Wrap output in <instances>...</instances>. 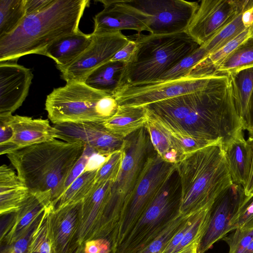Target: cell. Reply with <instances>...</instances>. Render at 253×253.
Wrapping results in <instances>:
<instances>
[{
    "label": "cell",
    "instance_id": "6da1fadb",
    "mask_svg": "<svg viewBox=\"0 0 253 253\" xmlns=\"http://www.w3.org/2000/svg\"><path fill=\"white\" fill-rule=\"evenodd\" d=\"M149 118L221 144L243 129L230 77L215 75L204 88L144 106Z\"/></svg>",
    "mask_w": 253,
    "mask_h": 253
},
{
    "label": "cell",
    "instance_id": "7a4b0ae2",
    "mask_svg": "<svg viewBox=\"0 0 253 253\" xmlns=\"http://www.w3.org/2000/svg\"><path fill=\"white\" fill-rule=\"evenodd\" d=\"M88 0H54L42 11L27 15L12 32L0 38V62L17 61L30 54L42 55L58 39L80 30Z\"/></svg>",
    "mask_w": 253,
    "mask_h": 253
},
{
    "label": "cell",
    "instance_id": "3957f363",
    "mask_svg": "<svg viewBox=\"0 0 253 253\" xmlns=\"http://www.w3.org/2000/svg\"><path fill=\"white\" fill-rule=\"evenodd\" d=\"M85 148L82 143L55 139L17 149L6 156L31 192L50 191L54 206Z\"/></svg>",
    "mask_w": 253,
    "mask_h": 253
},
{
    "label": "cell",
    "instance_id": "277c9868",
    "mask_svg": "<svg viewBox=\"0 0 253 253\" xmlns=\"http://www.w3.org/2000/svg\"><path fill=\"white\" fill-rule=\"evenodd\" d=\"M221 144L187 154L176 164L180 186V213L195 212L212 205L233 183Z\"/></svg>",
    "mask_w": 253,
    "mask_h": 253
},
{
    "label": "cell",
    "instance_id": "5b68a950",
    "mask_svg": "<svg viewBox=\"0 0 253 253\" xmlns=\"http://www.w3.org/2000/svg\"><path fill=\"white\" fill-rule=\"evenodd\" d=\"M128 38L134 41L136 48L126 63L119 86L156 82L200 46L186 31L169 35L137 33Z\"/></svg>",
    "mask_w": 253,
    "mask_h": 253
},
{
    "label": "cell",
    "instance_id": "8992f818",
    "mask_svg": "<svg viewBox=\"0 0 253 253\" xmlns=\"http://www.w3.org/2000/svg\"><path fill=\"white\" fill-rule=\"evenodd\" d=\"M118 107L112 94L77 82L53 89L45 103L48 117L54 125L103 123L115 114Z\"/></svg>",
    "mask_w": 253,
    "mask_h": 253
},
{
    "label": "cell",
    "instance_id": "52a82bcc",
    "mask_svg": "<svg viewBox=\"0 0 253 253\" xmlns=\"http://www.w3.org/2000/svg\"><path fill=\"white\" fill-rule=\"evenodd\" d=\"M180 186L176 169L112 253H137L157 237L180 213Z\"/></svg>",
    "mask_w": 253,
    "mask_h": 253
},
{
    "label": "cell",
    "instance_id": "ba28073f",
    "mask_svg": "<svg viewBox=\"0 0 253 253\" xmlns=\"http://www.w3.org/2000/svg\"><path fill=\"white\" fill-rule=\"evenodd\" d=\"M121 170L112 188L108 205L114 232L123 219L143 166L153 147L145 127L125 138Z\"/></svg>",
    "mask_w": 253,
    "mask_h": 253
},
{
    "label": "cell",
    "instance_id": "9c48e42d",
    "mask_svg": "<svg viewBox=\"0 0 253 253\" xmlns=\"http://www.w3.org/2000/svg\"><path fill=\"white\" fill-rule=\"evenodd\" d=\"M175 169L176 165L166 162L155 151L148 156L125 215L110 238L112 253L134 227Z\"/></svg>",
    "mask_w": 253,
    "mask_h": 253
},
{
    "label": "cell",
    "instance_id": "30bf717a",
    "mask_svg": "<svg viewBox=\"0 0 253 253\" xmlns=\"http://www.w3.org/2000/svg\"><path fill=\"white\" fill-rule=\"evenodd\" d=\"M214 76H188L167 81L125 84L119 86L113 95L119 106H144L201 90Z\"/></svg>",
    "mask_w": 253,
    "mask_h": 253
},
{
    "label": "cell",
    "instance_id": "8fae6325",
    "mask_svg": "<svg viewBox=\"0 0 253 253\" xmlns=\"http://www.w3.org/2000/svg\"><path fill=\"white\" fill-rule=\"evenodd\" d=\"M151 18L150 33L169 35L185 32L199 6L183 0H124Z\"/></svg>",
    "mask_w": 253,
    "mask_h": 253
},
{
    "label": "cell",
    "instance_id": "7c38bea8",
    "mask_svg": "<svg viewBox=\"0 0 253 253\" xmlns=\"http://www.w3.org/2000/svg\"><path fill=\"white\" fill-rule=\"evenodd\" d=\"M91 35L90 44L79 57L67 66L57 68L66 83H84L92 71L111 60L129 41L121 31Z\"/></svg>",
    "mask_w": 253,
    "mask_h": 253
},
{
    "label": "cell",
    "instance_id": "4fadbf2b",
    "mask_svg": "<svg viewBox=\"0 0 253 253\" xmlns=\"http://www.w3.org/2000/svg\"><path fill=\"white\" fill-rule=\"evenodd\" d=\"M113 183L111 181L95 183L82 201L77 234L78 246L93 239H106L109 241L112 230L108 209Z\"/></svg>",
    "mask_w": 253,
    "mask_h": 253
},
{
    "label": "cell",
    "instance_id": "5bb4252c",
    "mask_svg": "<svg viewBox=\"0 0 253 253\" xmlns=\"http://www.w3.org/2000/svg\"><path fill=\"white\" fill-rule=\"evenodd\" d=\"M248 0H203L186 32L206 43L246 7Z\"/></svg>",
    "mask_w": 253,
    "mask_h": 253
},
{
    "label": "cell",
    "instance_id": "9a60e30c",
    "mask_svg": "<svg viewBox=\"0 0 253 253\" xmlns=\"http://www.w3.org/2000/svg\"><path fill=\"white\" fill-rule=\"evenodd\" d=\"M249 197L242 186L232 183L216 198L211 208L208 224L199 245V253H205L230 232L232 220Z\"/></svg>",
    "mask_w": 253,
    "mask_h": 253
},
{
    "label": "cell",
    "instance_id": "2e32d148",
    "mask_svg": "<svg viewBox=\"0 0 253 253\" xmlns=\"http://www.w3.org/2000/svg\"><path fill=\"white\" fill-rule=\"evenodd\" d=\"M57 138L68 142H80L95 153L108 157L123 149L125 138L109 131L103 123L85 122L54 125Z\"/></svg>",
    "mask_w": 253,
    "mask_h": 253
},
{
    "label": "cell",
    "instance_id": "e0dca14e",
    "mask_svg": "<svg viewBox=\"0 0 253 253\" xmlns=\"http://www.w3.org/2000/svg\"><path fill=\"white\" fill-rule=\"evenodd\" d=\"M104 8L95 15L93 33L122 30H133L137 33L150 32V17L126 3L124 0H101Z\"/></svg>",
    "mask_w": 253,
    "mask_h": 253
},
{
    "label": "cell",
    "instance_id": "ac0fdd59",
    "mask_svg": "<svg viewBox=\"0 0 253 253\" xmlns=\"http://www.w3.org/2000/svg\"><path fill=\"white\" fill-rule=\"evenodd\" d=\"M53 205L50 191L31 192L17 212L11 214L0 232V244L10 247L33 231L47 207Z\"/></svg>",
    "mask_w": 253,
    "mask_h": 253
},
{
    "label": "cell",
    "instance_id": "d6986e66",
    "mask_svg": "<svg viewBox=\"0 0 253 253\" xmlns=\"http://www.w3.org/2000/svg\"><path fill=\"white\" fill-rule=\"evenodd\" d=\"M33 74L17 61L0 62V114H12L27 96Z\"/></svg>",
    "mask_w": 253,
    "mask_h": 253
},
{
    "label": "cell",
    "instance_id": "ffe728a7",
    "mask_svg": "<svg viewBox=\"0 0 253 253\" xmlns=\"http://www.w3.org/2000/svg\"><path fill=\"white\" fill-rule=\"evenodd\" d=\"M13 135L6 155L17 149L57 138L58 130L46 119L9 115Z\"/></svg>",
    "mask_w": 253,
    "mask_h": 253
},
{
    "label": "cell",
    "instance_id": "44dd1931",
    "mask_svg": "<svg viewBox=\"0 0 253 253\" xmlns=\"http://www.w3.org/2000/svg\"><path fill=\"white\" fill-rule=\"evenodd\" d=\"M243 130L240 129L221 145L233 183L244 188L250 174L252 148L245 139Z\"/></svg>",
    "mask_w": 253,
    "mask_h": 253
},
{
    "label": "cell",
    "instance_id": "7402d4cb",
    "mask_svg": "<svg viewBox=\"0 0 253 253\" xmlns=\"http://www.w3.org/2000/svg\"><path fill=\"white\" fill-rule=\"evenodd\" d=\"M81 202L54 211L53 230L58 253H74L78 247L77 234Z\"/></svg>",
    "mask_w": 253,
    "mask_h": 253
},
{
    "label": "cell",
    "instance_id": "603a6c76",
    "mask_svg": "<svg viewBox=\"0 0 253 253\" xmlns=\"http://www.w3.org/2000/svg\"><path fill=\"white\" fill-rule=\"evenodd\" d=\"M31 192L17 174L6 165L0 167V214H12L20 210Z\"/></svg>",
    "mask_w": 253,
    "mask_h": 253
},
{
    "label": "cell",
    "instance_id": "cb8c5ba5",
    "mask_svg": "<svg viewBox=\"0 0 253 253\" xmlns=\"http://www.w3.org/2000/svg\"><path fill=\"white\" fill-rule=\"evenodd\" d=\"M91 41V34H86L80 30L58 39L48 46L42 55L53 59L57 68L64 67L79 57Z\"/></svg>",
    "mask_w": 253,
    "mask_h": 253
},
{
    "label": "cell",
    "instance_id": "d4e9b609",
    "mask_svg": "<svg viewBox=\"0 0 253 253\" xmlns=\"http://www.w3.org/2000/svg\"><path fill=\"white\" fill-rule=\"evenodd\" d=\"M148 119L145 106H119L115 114L103 124L112 133L125 138L145 127Z\"/></svg>",
    "mask_w": 253,
    "mask_h": 253
},
{
    "label": "cell",
    "instance_id": "484cf974",
    "mask_svg": "<svg viewBox=\"0 0 253 253\" xmlns=\"http://www.w3.org/2000/svg\"><path fill=\"white\" fill-rule=\"evenodd\" d=\"M126 63L109 61L92 71L84 83L94 89L113 94L120 86Z\"/></svg>",
    "mask_w": 253,
    "mask_h": 253
},
{
    "label": "cell",
    "instance_id": "4316f807",
    "mask_svg": "<svg viewBox=\"0 0 253 253\" xmlns=\"http://www.w3.org/2000/svg\"><path fill=\"white\" fill-rule=\"evenodd\" d=\"M251 37V28L246 29L224 46L201 60L194 67L188 76L195 77L215 76L216 69L225 59Z\"/></svg>",
    "mask_w": 253,
    "mask_h": 253
},
{
    "label": "cell",
    "instance_id": "83f0119b",
    "mask_svg": "<svg viewBox=\"0 0 253 253\" xmlns=\"http://www.w3.org/2000/svg\"><path fill=\"white\" fill-rule=\"evenodd\" d=\"M54 208L45 210L34 230L26 253H58L53 230Z\"/></svg>",
    "mask_w": 253,
    "mask_h": 253
},
{
    "label": "cell",
    "instance_id": "f1b7e54d",
    "mask_svg": "<svg viewBox=\"0 0 253 253\" xmlns=\"http://www.w3.org/2000/svg\"><path fill=\"white\" fill-rule=\"evenodd\" d=\"M145 127L154 151L162 159L176 165L183 158L175 148L169 134L159 123L149 118Z\"/></svg>",
    "mask_w": 253,
    "mask_h": 253
},
{
    "label": "cell",
    "instance_id": "f546056e",
    "mask_svg": "<svg viewBox=\"0 0 253 253\" xmlns=\"http://www.w3.org/2000/svg\"><path fill=\"white\" fill-rule=\"evenodd\" d=\"M98 169H85L59 199L54 210L81 202L94 187Z\"/></svg>",
    "mask_w": 253,
    "mask_h": 253
},
{
    "label": "cell",
    "instance_id": "4dcf8cb0",
    "mask_svg": "<svg viewBox=\"0 0 253 253\" xmlns=\"http://www.w3.org/2000/svg\"><path fill=\"white\" fill-rule=\"evenodd\" d=\"M253 67V38H250L232 52L220 65L215 75H231Z\"/></svg>",
    "mask_w": 253,
    "mask_h": 253
},
{
    "label": "cell",
    "instance_id": "1f68e13d",
    "mask_svg": "<svg viewBox=\"0 0 253 253\" xmlns=\"http://www.w3.org/2000/svg\"><path fill=\"white\" fill-rule=\"evenodd\" d=\"M229 77L232 80L237 108L243 123L253 92V67Z\"/></svg>",
    "mask_w": 253,
    "mask_h": 253
},
{
    "label": "cell",
    "instance_id": "d6a6232c",
    "mask_svg": "<svg viewBox=\"0 0 253 253\" xmlns=\"http://www.w3.org/2000/svg\"><path fill=\"white\" fill-rule=\"evenodd\" d=\"M25 0H0V38L15 30L26 16Z\"/></svg>",
    "mask_w": 253,
    "mask_h": 253
},
{
    "label": "cell",
    "instance_id": "836d02e7",
    "mask_svg": "<svg viewBox=\"0 0 253 253\" xmlns=\"http://www.w3.org/2000/svg\"><path fill=\"white\" fill-rule=\"evenodd\" d=\"M242 12L238 14L221 31L201 45L206 50L207 56L224 46L247 29L242 22Z\"/></svg>",
    "mask_w": 253,
    "mask_h": 253
},
{
    "label": "cell",
    "instance_id": "e575fe53",
    "mask_svg": "<svg viewBox=\"0 0 253 253\" xmlns=\"http://www.w3.org/2000/svg\"><path fill=\"white\" fill-rule=\"evenodd\" d=\"M211 206L200 211L192 227L171 253H185L192 244L201 241L208 224Z\"/></svg>",
    "mask_w": 253,
    "mask_h": 253
},
{
    "label": "cell",
    "instance_id": "d590c367",
    "mask_svg": "<svg viewBox=\"0 0 253 253\" xmlns=\"http://www.w3.org/2000/svg\"><path fill=\"white\" fill-rule=\"evenodd\" d=\"M158 122L168 131L175 148L182 157L206 147L220 143L197 138L176 131L163 124Z\"/></svg>",
    "mask_w": 253,
    "mask_h": 253
},
{
    "label": "cell",
    "instance_id": "8d00e7d4",
    "mask_svg": "<svg viewBox=\"0 0 253 253\" xmlns=\"http://www.w3.org/2000/svg\"><path fill=\"white\" fill-rule=\"evenodd\" d=\"M195 212L180 213L157 237L137 253H162L173 236Z\"/></svg>",
    "mask_w": 253,
    "mask_h": 253
},
{
    "label": "cell",
    "instance_id": "74e56055",
    "mask_svg": "<svg viewBox=\"0 0 253 253\" xmlns=\"http://www.w3.org/2000/svg\"><path fill=\"white\" fill-rule=\"evenodd\" d=\"M207 55L205 48L200 46L162 75L156 82L170 81L187 77L194 67Z\"/></svg>",
    "mask_w": 253,
    "mask_h": 253
},
{
    "label": "cell",
    "instance_id": "f35d334b",
    "mask_svg": "<svg viewBox=\"0 0 253 253\" xmlns=\"http://www.w3.org/2000/svg\"><path fill=\"white\" fill-rule=\"evenodd\" d=\"M124 157L123 149L111 154L98 168L95 183L108 181L114 183L121 170Z\"/></svg>",
    "mask_w": 253,
    "mask_h": 253
},
{
    "label": "cell",
    "instance_id": "ab89813d",
    "mask_svg": "<svg viewBox=\"0 0 253 253\" xmlns=\"http://www.w3.org/2000/svg\"><path fill=\"white\" fill-rule=\"evenodd\" d=\"M222 240L228 245V253H242L246 246L253 239V228H237Z\"/></svg>",
    "mask_w": 253,
    "mask_h": 253
},
{
    "label": "cell",
    "instance_id": "60d3db41",
    "mask_svg": "<svg viewBox=\"0 0 253 253\" xmlns=\"http://www.w3.org/2000/svg\"><path fill=\"white\" fill-rule=\"evenodd\" d=\"M237 228H253V195L249 197L230 223V232Z\"/></svg>",
    "mask_w": 253,
    "mask_h": 253
},
{
    "label": "cell",
    "instance_id": "b9f144b4",
    "mask_svg": "<svg viewBox=\"0 0 253 253\" xmlns=\"http://www.w3.org/2000/svg\"><path fill=\"white\" fill-rule=\"evenodd\" d=\"M11 114H0V154H6L13 132L9 122Z\"/></svg>",
    "mask_w": 253,
    "mask_h": 253
},
{
    "label": "cell",
    "instance_id": "7bdbcfd3",
    "mask_svg": "<svg viewBox=\"0 0 253 253\" xmlns=\"http://www.w3.org/2000/svg\"><path fill=\"white\" fill-rule=\"evenodd\" d=\"M93 154L95 153L93 150L88 147H86L84 153L73 167L67 180L65 186V191L73 181L85 170Z\"/></svg>",
    "mask_w": 253,
    "mask_h": 253
},
{
    "label": "cell",
    "instance_id": "ee69618b",
    "mask_svg": "<svg viewBox=\"0 0 253 253\" xmlns=\"http://www.w3.org/2000/svg\"><path fill=\"white\" fill-rule=\"evenodd\" d=\"M201 210L194 212L190 216L181 228L171 239L162 253H171L174 251L182 240L185 234L193 225Z\"/></svg>",
    "mask_w": 253,
    "mask_h": 253
},
{
    "label": "cell",
    "instance_id": "f6af8a7d",
    "mask_svg": "<svg viewBox=\"0 0 253 253\" xmlns=\"http://www.w3.org/2000/svg\"><path fill=\"white\" fill-rule=\"evenodd\" d=\"M84 253H111V244L106 239L89 240L84 244Z\"/></svg>",
    "mask_w": 253,
    "mask_h": 253
},
{
    "label": "cell",
    "instance_id": "bcb514c9",
    "mask_svg": "<svg viewBox=\"0 0 253 253\" xmlns=\"http://www.w3.org/2000/svg\"><path fill=\"white\" fill-rule=\"evenodd\" d=\"M129 40L128 42L115 54L111 61L126 63L130 60L135 49L136 43L134 41Z\"/></svg>",
    "mask_w": 253,
    "mask_h": 253
},
{
    "label": "cell",
    "instance_id": "7dc6e473",
    "mask_svg": "<svg viewBox=\"0 0 253 253\" xmlns=\"http://www.w3.org/2000/svg\"><path fill=\"white\" fill-rule=\"evenodd\" d=\"M54 0H25L26 15L41 12L51 4Z\"/></svg>",
    "mask_w": 253,
    "mask_h": 253
},
{
    "label": "cell",
    "instance_id": "c3c4849f",
    "mask_svg": "<svg viewBox=\"0 0 253 253\" xmlns=\"http://www.w3.org/2000/svg\"><path fill=\"white\" fill-rule=\"evenodd\" d=\"M33 231L28 233L8 248V253H26Z\"/></svg>",
    "mask_w": 253,
    "mask_h": 253
},
{
    "label": "cell",
    "instance_id": "681fc988",
    "mask_svg": "<svg viewBox=\"0 0 253 253\" xmlns=\"http://www.w3.org/2000/svg\"><path fill=\"white\" fill-rule=\"evenodd\" d=\"M244 130L248 131L249 135L253 134V92L251 97L246 116L243 121Z\"/></svg>",
    "mask_w": 253,
    "mask_h": 253
},
{
    "label": "cell",
    "instance_id": "f907efd6",
    "mask_svg": "<svg viewBox=\"0 0 253 253\" xmlns=\"http://www.w3.org/2000/svg\"><path fill=\"white\" fill-rule=\"evenodd\" d=\"M247 141L252 148V157L249 178L244 189L247 196H251L253 195V134L249 135Z\"/></svg>",
    "mask_w": 253,
    "mask_h": 253
},
{
    "label": "cell",
    "instance_id": "816d5d0a",
    "mask_svg": "<svg viewBox=\"0 0 253 253\" xmlns=\"http://www.w3.org/2000/svg\"><path fill=\"white\" fill-rule=\"evenodd\" d=\"M242 20L246 28H253V0H248L246 7L242 12Z\"/></svg>",
    "mask_w": 253,
    "mask_h": 253
},
{
    "label": "cell",
    "instance_id": "f5cc1de1",
    "mask_svg": "<svg viewBox=\"0 0 253 253\" xmlns=\"http://www.w3.org/2000/svg\"><path fill=\"white\" fill-rule=\"evenodd\" d=\"M201 241H197L194 243L185 252V253H199L198 249Z\"/></svg>",
    "mask_w": 253,
    "mask_h": 253
},
{
    "label": "cell",
    "instance_id": "db71d44e",
    "mask_svg": "<svg viewBox=\"0 0 253 253\" xmlns=\"http://www.w3.org/2000/svg\"><path fill=\"white\" fill-rule=\"evenodd\" d=\"M242 253H253V239L246 246Z\"/></svg>",
    "mask_w": 253,
    "mask_h": 253
},
{
    "label": "cell",
    "instance_id": "11a10c76",
    "mask_svg": "<svg viewBox=\"0 0 253 253\" xmlns=\"http://www.w3.org/2000/svg\"><path fill=\"white\" fill-rule=\"evenodd\" d=\"M74 253H84V244L79 246Z\"/></svg>",
    "mask_w": 253,
    "mask_h": 253
},
{
    "label": "cell",
    "instance_id": "9f6ffc18",
    "mask_svg": "<svg viewBox=\"0 0 253 253\" xmlns=\"http://www.w3.org/2000/svg\"><path fill=\"white\" fill-rule=\"evenodd\" d=\"M251 38H253V28H251Z\"/></svg>",
    "mask_w": 253,
    "mask_h": 253
}]
</instances>
